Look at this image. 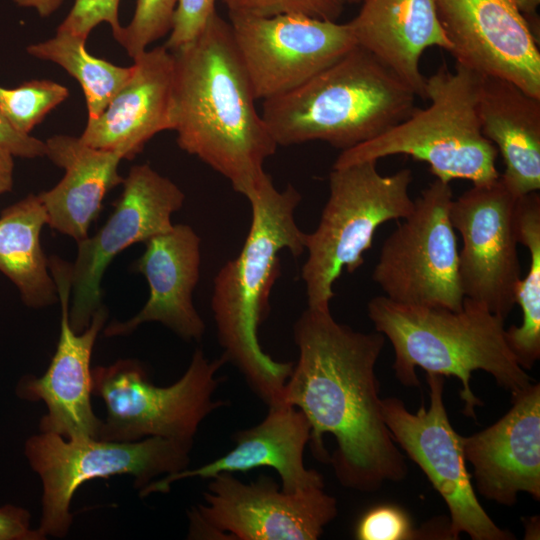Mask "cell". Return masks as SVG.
Masks as SVG:
<instances>
[{
	"mask_svg": "<svg viewBox=\"0 0 540 540\" xmlns=\"http://www.w3.org/2000/svg\"><path fill=\"white\" fill-rule=\"evenodd\" d=\"M412 180L408 168L380 174L377 161L333 168L318 226L306 235L308 255L301 278L308 307L329 309L334 283L344 270L353 273L361 267L378 227L411 213Z\"/></svg>",
	"mask_w": 540,
	"mask_h": 540,
	"instance_id": "7",
	"label": "cell"
},
{
	"mask_svg": "<svg viewBox=\"0 0 540 540\" xmlns=\"http://www.w3.org/2000/svg\"><path fill=\"white\" fill-rule=\"evenodd\" d=\"M86 40L57 31L46 41L29 45L31 56L61 66L82 87L88 119L98 117L129 80L133 66L122 67L91 55Z\"/></svg>",
	"mask_w": 540,
	"mask_h": 540,
	"instance_id": "27",
	"label": "cell"
},
{
	"mask_svg": "<svg viewBox=\"0 0 540 540\" xmlns=\"http://www.w3.org/2000/svg\"><path fill=\"white\" fill-rule=\"evenodd\" d=\"M45 143L46 156L65 170L53 188L38 194L47 224L78 243L88 237L105 195L122 184L118 167L124 158L120 152L91 147L70 135H54Z\"/></svg>",
	"mask_w": 540,
	"mask_h": 540,
	"instance_id": "23",
	"label": "cell"
},
{
	"mask_svg": "<svg viewBox=\"0 0 540 540\" xmlns=\"http://www.w3.org/2000/svg\"><path fill=\"white\" fill-rule=\"evenodd\" d=\"M47 214L38 195L29 194L0 214V272L18 289L23 302L32 308L58 300L40 234Z\"/></svg>",
	"mask_w": 540,
	"mask_h": 540,
	"instance_id": "25",
	"label": "cell"
},
{
	"mask_svg": "<svg viewBox=\"0 0 540 540\" xmlns=\"http://www.w3.org/2000/svg\"><path fill=\"white\" fill-rule=\"evenodd\" d=\"M0 146L13 156L37 158L46 156V143L33 136L16 132L0 110Z\"/></svg>",
	"mask_w": 540,
	"mask_h": 540,
	"instance_id": "34",
	"label": "cell"
},
{
	"mask_svg": "<svg viewBox=\"0 0 540 540\" xmlns=\"http://www.w3.org/2000/svg\"><path fill=\"white\" fill-rule=\"evenodd\" d=\"M192 443L158 436L131 442L66 439L50 432L30 437L25 455L43 485L39 534L45 539L68 533L73 518L71 499L84 482L129 474L142 489L159 475L187 469Z\"/></svg>",
	"mask_w": 540,
	"mask_h": 540,
	"instance_id": "9",
	"label": "cell"
},
{
	"mask_svg": "<svg viewBox=\"0 0 540 540\" xmlns=\"http://www.w3.org/2000/svg\"><path fill=\"white\" fill-rule=\"evenodd\" d=\"M123 190L105 224L78 242L72 265L69 321L76 333L90 324L101 304L103 274L121 251L146 242L173 227L171 216L184 203L183 191L149 164L134 165L122 182Z\"/></svg>",
	"mask_w": 540,
	"mask_h": 540,
	"instance_id": "14",
	"label": "cell"
},
{
	"mask_svg": "<svg viewBox=\"0 0 540 540\" xmlns=\"http://www.w3.org/2000/svg\"><path fill=\"white\" fill-rule=\"evenodd\" d=\"M429 407L416 413L407 410L396 397L381 400L382 416L393 440L426 475L444 499L449 510V534L461 533L472 540H512L509 530L501 529L477 499L466 466L462 436L452 427L443 401L445 377L426 373Z\"/></svg>",
	"mask_w": 540,
	"mask_h": 540,
	"instance_id": "12",
	"label": "cell"
},
{
	"mask_svg": "<svg viewBox=\"0 0 540 540\" xmlns=\"http://www.w3.org/2000/svg\"><path fill=\"white\" fill-rule=\"evenodd\" d=\"M517 2L520 12L526 19L532 34L539 41L540 29L537 8L539 6L540 0H517Z\"/></svg>",
	"mask_w": 540,
	"mask_h": 540,
	"instance_id": "37",
	"label": "cell"
},
{
	"mask_svg": "<svg viewBox=\"0 0 540 540\" xmlns=\"http://www.w3.org/2000/svg\"><path fill=\"white\" fill-rule=\"evenodd\" d=\"M367 313L375 330L393 346L392 367L398 381L418 387V367L458 378L467 417L476 419L475 408L482 406L470 386L474 371L489 373L511 397L532 384L507 343L505 319L479 302L465 297L462 308L455 311L400 304L382 295L368 302Z\"/></svg>",
	"mask_w": 540,
	"mask_h": 540,
	"instance_id": "4",
	"label": "cell"
},
{
	"mask_svg": "<svg viewBox=\"0 0 540 540\" xmlns=\"http://www.w3.org/2000/svg\"><path fill=\"white\" fill-rule=\"evenodd\" d=\"M416 98L396 74L355 45L300 86L263 100L261 116L277 146L322 141L344 151L402 122Z\"/></svg>",
	"mask_w": 540,
	"mask_h": 540,
	"instance_id": "5",
	"label": "cell"
},
{
	"mask_svg": "<svg viewBox=\"0 0 540 540\" xmlns=\"http://www.w3.org/2000/svg\"><path fill=\"white\" fill-rule=\"evenodd\" d=\"M177 0H137L133 17L116 40L134 60L169 34Z\"/></svg>",
	"mask_w": 540,
	"mask_h": 540,
	"instance_id": "29",
	"label": "cell"
},
{
	"mask_svg": "<svg viewBox=\"0 0 540 540\" xmlns=\"http://www.w3.org/2000/svg\"><path fill=\"white\" fill-rule=\"evenodd\" d=\"M251 224L237 257L226 262L213 281L211 308L223 356L268 407L284 403L292 362L275 361L258 340V328L270 312V294L280 276L279 252L294 257L306 250V235L295 221L302 197L289 184L275 188L269 174L250 195Z\"/></svg>",
	"mask_w": 540,
	"mask_h": 540,
	"instance_id": "3",
	"label": "cell"
},
{
	"mask_svg": "<svg viewBox=\"0 0 540 540\" xmlns=\"http://www.w3.org/2000/svg\"><path fill=\"white\" fill-rule=\"evenodd\" d=\"M511 399V408L497 422L462 436L477 491L504 506H513L520 492L540 499V384Z\"/></svg>",
	"mask_w": 540,
	"mask_h": 540,
	"instance_id": "18",
	"label": "cell"
},
{
	"mask_svg": "<svg viewBox=\"0 0 540 540\" xmlns=\"http://www.w3.org/2000/svg\"><path fill=\"white\" fill-rule=\"evenodd\" d=\"M515 197L500 177L452 200L450 219L462 238L459 279L464 297L506 319L521 279Z\"/></svg>",
	"mask_w": 540,
	"mask_h": 540,
	"instance_id": "15",
	"label": "cell"
},
{
	"mask_svg": "<svg viewBox=\"0 0 540 540\" xmlns=\"http://www.w3.org/2000/svg\"><path fill=\"white\" fill-rule=\"evenodd\" d=\"M201 239L186 224H174L145 242V251L134 269L143 274L149 286L144 307L125 322L106 327V336L126 335L145 322H160L185 340H200L205 323L193 304V291L199 281Z\"/></svg>",
	"mask_w": 540,
	"mask_h": 540,
	"instance_id": "21",
	"label": "cell"
},
{
	"mask_svg": "<svg viewBox=\"0 0 540 540\" xmlns=\"http://www.w3.org/2000/svg\"><path fill=\"white\" fill-rule=\"evenodd\" d=\"M203 499L188 512L189 539L316 540L338 513L324 488L287 493L266 475L244 483L217 474Z\"/></svg>",
	"mask_w": 540,
	"mask_h": 540,
	"instance_id": "11",
	"label": "cell"
},
{
	"mask_svg": "<svg viewBox=\"0 0 540 540\" xmlns=\"http://www.w3.org/2000/svg\"><path fill=\"white\" fill-rule=\"evenodd\" d=\"M477 114L483 135L501 154L499 176L515 196L540 189V98L514 83L480 75Z\"/></svg>",
	"mask_w": 540,
	"mask_h": 540,
	"instance_id": "24",
	"label": "cell"
},
{
	"mask_svg": "<svg viewBox=\"0 0 540 540\" xmlns=\"http://www.w3.org/2000/svg\"><path fill=\"white\" fill-rule=\"evenodd\" d=\"M293 336L299 355L283 400L308 419L314 456L331 463L348 489L374 492L403 480L408 467L383 419L375 372L385 336L337 322L330 308L310 307Z\"/></svg>",
	"mask_w": 540,
	"mask_h": 540,
	"instance_id": "1",
	"label": "cell"
},
{
	"mask_svg": "<svg viewBox=\"0 0 540 540\" xmlns=\"http://www.w3.org/2000/svg\"><path fill=\"white\" fill-rule=\"evenodd\" d=\"M452 200L450 183L436 179L386 238L372 273L385 297L406 305L462 308L465 297L450 219Z\"/></svg>",
	"mask_w": 540,
	"mask_h": 540,
	"instance_id": "10",
	"label": "cell"
},
{
	"mask_svg": "<svg viewBox=\"0 0 540 540\" xmlns=\"http://www.w3.org/2000/svg\"><path fill=\"white\" fill-rule=\"evenodd\" d=\"M68 96L65 86L46 79L26 81L10 89L0 86V110L16 132L30 135Z\"/></svg>",
	"mask_w": 540,
	"mask_h": 540,
	"instance_id": "28",
	"label": "cell"
},
{
	"mask_svg": "<svg viewBox=\"0 0 540 540\" xmlns=\"http://www.w3.org/2000/svg\"><path fill=\"white\" fill-rule=\"evenodd\" d=\"M61 304L60 336L47 371L39 378L28 376L17 386V395L28 401H43L47 413L40 421V431L66 439L99 437L102 419L91 405L92 369L90 359L98 333L108 316L102 305L89 326L76 333L69 321L72 265L57 256L49 259Z\"/></svg>",
	"mask_w": 540,
	"mask_h": 540,
	"instance_id": "17",
	"label": "cell"
},
{
	"mask_svg": "<svg viewBox=\"0 0 540 540\" xmlns=\"http://www.w3.org/2000/svg\"><path fill=\"white\" fill-rule=\"evenodd\" d=\"M216 0H177L171 30L164 46L175 51L194 40L216 12Z\"/></svg>",
	"mask_w": 540,
	"mask_h": 540,
	"instance_id": "33",
	"label": "cell"
},
{
	"mask_svg": "<svg viewBox=\"0 0 540 540\" xmlns=\"http://www.w3.org/2000/svg\"><path fill=\"white\" fill-rule=\"evenodd\" d=\"M13 157L9 151L0 146V195L12 190L14 172Z\"/></svg>",
	"mask_w": 540,
	"mask_h": 540,
	"instance_id": "36",
	"label": "cell"
},
{
	"mask_svg": "<svg viewBox=\"0 0 540 540\" xmlns=\"http://www.w3.org/2000/svg\"><path fill=\"white\" fill-rule=\"evenodd\" d=\"M358 540L419 539L409 514L400 506L383 503L366 511L355 527Z\"/></svg>",
	"mask_w": 540,
	"mask_h": 540,
	"instance_id": "31",
	"label": "cell"
},
{
	"mask_svg": "<svg viewBox=\"0 0 540 540\" xmlns=\"http://www.w3.org/2000/svg\"><path fill=\"white\" fill-rule=\"evenodd\" d=\"M345 1H346V3H352V4H354V3H359V2H361L362 0H345Z\"/></svg>",
	"mask_w": 540,
	"mask_h": 540,
	"instance_id": "39",
	"label": "cell"
},
{
	"mask_svg": "<svg viewBox=\"0 0 540 540\" xmlns=\"http://www.w3.org/2000/svg\"><path fill=\"white\" fill-rule=\"evenodd\" d=\"M436 8L457 64L540 98L539 41L517 0H436Z\"/></svg>",
	"mask_w": 540,
	"mask_h": 540,
	"instance_id": "16",
	"label": "cell"
},
{
	"mask_svg": "<svg viewBox=\"0 0 540 540\" xmlns=\"http://www.w3.org/2000/svg\"><path fill=\"white\" fill-rule=\"evenodd\" d=\"M226 362L223 355L209 360L196 349L185 373L166 387L151 383L133 360L95 367L92 394L104 401L107 411L98 439L131 442L158 436L193 441L203 420L226 405L214 399L222 381L217 373Z\"/></svg>",
	"mask_w": 540,
	"mask_h": 540,
	"instance_id": "8",
	"label": "cell"
},
{
	"mask_svg": "<svg viewBox=\"0 0 540 540\" xmlns=\"http://www.w3.org/2000/svg\"><path fill=\"white\" fill-rule=\"evenodd\" d=\"M172 52L178 146L248 198L278 146L256 108L229 21L216 11L194 40Z\"/></svg>",
	"mask_w": 540,
	"mask_h": 540,
	"instance_id": "2",
	"label": "cell"
},
{
	"mask_svg": "<svg viewBox=\"0 0 540 540\" xmlns=\"http://www.w3.org/2000/svg\"><path fill=\"white\" fill-rule=\"evenodd\" d=\"M21 7L35 9L41 17L53 14L61 5L63 0H14Z\"/></svg>",
	"mask_w": 540,
	"mask_h": 540,
	"instance_id": "38",
	"label": "cell"
},
{
	"mask_svg": "<svg viewBox=\"0 0 540 540\" xmlns=\"http://www.w3.org/2000/svg\"><path fill=\"white\" fill-rule=\"evenodd\" d=\"M348 23L357 46L371 53L417 97L426 100V77L420 59L430 47L450 53L437 15L436 0H362Z\"/></svg>",
	"mask_w": 540,
	"mask_h": 540,
	"instance_id": "22",
	"label": "cell"
},
{
	"mask_svg": "<svg viewBox=\"0 0 540 540\" xmlns=\"http://www.w3.org/2000/svg\"><path fill=\"white\" fill-rule=\"evenodd\" d=\"M129 80L102 113L88 119L81 140L133 159L156 134L175 122L174 55L164 45L134 59Z\"/></svg>",
	"mask_w": 540,
	"mask_h": 540,
	"instance_id": "20",
	"label": "cell"
},
{
	"mask_svg": "<svg viewBox=\"0 0 540 540\" xmlns=\"http://www.w3.org/2000/svg\"><path fill=\"white\" fill-rule=\"evenodd\" d=\"M310 433L309 421L299 409L286 403L270 406L260 423L235 432V446L228 453L198 468L152 481L140 489V496L166 493L174 482L187 478L210 479L220 473H245L259 467L273 468L287 493L324 488L323 476L305 467L304 450Z\"/></svg>",
	"mask_w": 540,
	"mask_h": 540,
	"instance_id": "19",
	"label": "cell"
},
{
	"mask_svg": "<svg viewBox=\"0 0 540 540\" xmlns=\"http://www.w3.org/2000/svg\"><path fill=\"white\" fill-rule=\"evenodd\" d=\"M228 16L257 100L300 86L356 45L348 23L302 14Z\"/></svg>",
	"mask_w": 540,
	"mask_h": 540,
	"instance_id": "13",
	"label": "cell"
},
{
	"mask_svg": "<svg viewBox=\"0 0 540 540\" xmlns=\"http://www.w3.org/2000/svg\"><path fill=\"white\" fill-rule=\"evenodd\" d=\"M479 77L460 64L454 71L442 64L426 78L427 107H415L385 133L341 151L333 168L401 154L426 162L436 179L447 183L497 180L498 151L483 135L477 114Z\"/></svg>",
	"mask_w": 540,
	"mask_h": 540,
	"instance_id": "6",
	"label": "cell"
},
{
	"mask_svg": "<svg viewBox=\"0 0 540 540\" xmlns=\"http://www.w3.org/2000/svg\"><path fill=\"white\" fill-rule=\"evenodd\" d=\"M228 14L273 16L302 14L336 21L344 10L345 0H223Z\"/></svg>",
	"mask_w": 540,
	"mask_h": 540,
	"instance_id": "30",
	"label": "cell"
},
{
	"mask_svg": "<svg viewBox=\"0 0 540 540\" xmlns=\"http://www.w3.org/2000/svg\"><path fill=\"white\" fill-rule=\"evenodd\" d=\"M518 243L529 253V269L516 291L522 322L506 329L507 343L518 364L531 369L540 358V195L532 192L518 197L515 204Z\"/></svg>",
	"mask_w": 540,
	"mask_h": 540,
	"instance_id": "26",
	"label": "cell"
},
{
	"mask_svg": "<svg viewBox=\"0 0 540 540\" xmlns=\"http://www.w3.org/2000/svg\"><path fill=\"white\" fill-rule=\"evenodd\" d=\"M120 0H75L74 4L57 31L87 40L90 32L100 23H107L115 40L122 26L119 22Z\"/></svg>",
	"mask_w": 540,
	"mask_h": 540,
	"instance_id": "32",
	"label": "cell"
},
{
	"mask_svg": "<svg viewBox=\"0 0 540 540\" xmlns=\"http://www.w3.org/2000/svg\"><path fill=\"white\" fill-rule=\"evenodd\" d=\"M38 530L30 528V514L27 510L5 505L0 507V540H41Z\"/></svg>",
	"mask_w": 540,
	"mask_h": 540,
	"instance_id": "35",
	"label": "cell"
}]
</instances>
